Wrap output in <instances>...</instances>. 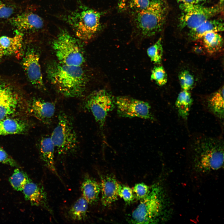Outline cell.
I'll use <instances>...</instances> for the list:
<instances>
[{"mask_svg":"<svg viewBox=\"0 0 224 224\" xmlns=\"http://www.w3.org/2000/svg\"><path fill=\"white\" fill-rule=\"evenodd\" d=\"M46 73L51 83L63 96L78 97L84 95L88 79L81 66L55 61L48 65Z\"/></svg>","mask_w":224,"mask_h":224,"instance_id":"obj_1","label":"cell"},{"mask_svg":"<svg viewBox=\"0 0 224 224\" xmlns=\"http://www.w3.org/2000/svg\"><path fill=\"white\" fill-rule=\"evenodd\" d=\"M193 166L197 172L209 173L223 166L224 142L219 137L201 136L191 145Z\"/></svg>","mask_w":224,"mask_h":224,"instance_id":"obj_2","label":"cell"},{"mask_svg":"<svg viewBox=\"0 0 224 224\" xmlns=\"http://www.w3.org/2000/svg\"><path fill=\"white\" fill-rule=\"evenodd\" d=\"M169 202L164 189L158 185H154L132 212V222L140 224L154 223L162 219L161 217L167 220L171 212Z\"/></svg>","mask_w":224,"mask_h":224,"instance_id":"obj_3","label":"cell"},{"mask_svg":"<svg viewBox=\"0 0 224 224\" xmlns=\"http://www.w3.org/2000/svg\"><path fill=\"white\" fill-rule=\"evenodd\" d=\"M166 5L162 0H157L148 8L131 15L134 29L142 37H152L160 32L165 22Z\"/></svg>","mask_w":224,"mask_h":224,"instance_id":"obj_4","label":"cell"},{"mask_svg":"<svg viewBox=\"0 0 224 224\" xmlns=\"http://www.w3.org/2000/svg\"><path fill=\"white\" fill-rule=\"evenodd\" d=\"M102 15L99 11L81 5L66 15L64 20L72 28L77 37L88 41L100 30Z\"/></svg>","mask_w":224,"mask_h":224,"instance_id":"obj_5","label":"cell"},{"mask_svg":"<svg viewBox=\"0 0 224 224\" xmlns=\"http://www.w3.org/2000/svg\"><path fill=\"white\" fill-rule=\"evenodd\" d=\"M52 47L60 63L81 66L84 62V54L79 43L66 30H60L52 42Z\"/></svg>","mask_w":224,"mask_h":224,"instance_id":"obj_6","label":"cell"},{"mask_svg":"<svg viewBox=\"0 0 224 224\" xmlns=\"http://www.w3.org/2000/svg\"><path fill=\"white\" fill-rule=\"evenodd\" d=\"M50 137L59 154L72 153L77 148V133L71 121L64 112L59 114L57 124Z\"/></svg>","mask_w":224,"mask_h":224,"instance_id":"obj_7","label":"cell"},{"mask_svg":"<svg viewBox=\"0 0 224 224\" xmlns=\"http://www.w3.org/2000/svg\"><path fill=\"white\" fill-rule=\"evenodd\" d=\"M115 107V100L107 91L100 90L91 93L87 98L84 105L91 112L98 124L103 135V130L108 113Z\"/></svg>","mask_w":224,"mask_h":224,"instance_id":"obj_8","label":"cell"},{"mask_svg":"<svg viewBox=\"0 0 224 224\" xmlns=\"http://www.w3.org/2000/svg\"><path fill=\"white\" fill-rule=\"evenodd\" d=\"M180 7L181 15L180 18V26L181 28L194 29L205 21L219 13V6L206 7L196 4L181 3Z\"/></svg>","mask_w":224,"mask_h":224,"instance_id":"obj_9","label":"cell"},{"mask_svg":"<svg viewBox=\"0 0 224 224\" xmlns=\"http://www.w3.org/2000/svg\"><path fill=\"white\" fill-rule=\"evenodd\" d=\"M115 100L117 114L120 117L154 120L147 102L126 96L117 97Z\"/></svg>","mask_w":224,"mask_h":224,"instance_id":"obj_10","label":"cell"},{"mask_svg":"<svg viewBox=\"0 0 224 224\" xmlns=\"http://www.w3.org/2000/svg\"><path fill=\"white\" fill-rule=\"evenodd\" d=\"M39 54L34 50L29 51L26 54L22 64L30 82L38 88L44 86V82L40 63Z\"/></svg>","mask_w":224,"mask_h":224,"instance_id":"obj_11","label":"cell"},{"mask_svg":"<svg viewBox=\"0 0 224 224\" xmlns=\"http://www.w3.org/2000/svg\"><path fill=\"white\" fill-rule=\"evenodd\" d=\"M18 104L17 96L12 88L0 81V120L14 114Z\"/></svg>","mask_w":224,"mask_h":224,"instance_id":"obj_12","label":"cell"},{"mask_svg":"<svg viewBox=\"0 0 224 224\" xmlns=\"http://www.w3.org/2000/svg\"><path fill=\"white\" fill-rule=\"evenodd\" d=\"M22 191L25 199L32 205L41 207L53 215V211L48 203L47 194L42 186L30 179Z\"/></svg>","mask_w":224,"mask_h":224,"instance_id":"obj_13","label":"cell"},{"mask_svg":"<svg viewBox=\"0 0 224 224\" xmlns=\"http://www.w3.org/2000/svg\"><path fill=\"white\" fill-rule=\"evenodd\" d=\"M11 24L21 31H37L44 26L42 18L32 12H24L9 19Z\"/></svg>","mask_w":224,"mask_h":224,"instance_id":"obj_14","label":"cell"},{"mask_svg":"<svg viewBox=\"0 0 224 224\" xmlns=\"http://www.w3.org/2000/svg\"><path fill=\"white\" fill-rule=\"evenodd\" d=\"M29 113L45 124H49L55 110L54 104L40 99L33 100L28 107Z\"/></svg>","mask_w":224,"mask_h":224,"instance_id":"obj_15","label":"cell"},{"mask_svg":"<svg viewBox=\"0 0 224 224\" xmlns=\"http://www.w3.org/2000/svg\"><path fill=\"white\" fill-rule=\"evenodd\" d=\"M119 184L114 177L111 175L101 177L100 185L101 202L103 205L109 206L117 200Z\"/></svg>","mask_w":224,"mask_h":224,"instance_id":"obj_16","label":"cell"},{"mask_svg":"<svg viewBox=\"0 0 224 224\" xmlns=\"http://www.w3.org/2000/svg\"><path fill=\"white\" fill-rule=\"evenodd\" d=\"M39 149L40 158L45 166L53 174L60 179L55 166L54 153L55 147L50 136H45L41 139Z\"/></svg>","mask_w":224,"mask_h":224,"instance_id":"obj_17","label":"cell"},{"mask_svg":"<svg viewBox=\"0 0 224 224\" xmlns=\"http://www.w3.org/2000/svg\"><path fill=\"white\" fill-rule=\"evenodd\" d=\"M224 30V23L221 20H208L196 28L190 30L189 36L192 40L201 39L206 33L213 31L218 32Z\"/></svg>","mask_w":224,"mask_h":224,"instance_id":"obj_18","label":"cell"},{"mask_svg":"<svg viewBox=\"0 0 224 224\" xmlns=\"http://www.w3.org/2000/svg\"><path fill=\"white\" fill-rule=\"evenodd\" d=\"M81 189L82 197L89 204H92L97 201L100 187V184L94 179L86 175L81 184Z\"/></svg>","mask_w":224,"mask_h":224,"instance_id":"obj_19","label":"cell"},{"mask_svg":"<svg viewBox=\"0 0 224 224\" xmlns=\"http://www.w3.org/2000/svg\"><path fill=\"white\" fill-rule=\"evenodd\" d=\"M27 128L26 124L20 120L8 118L0 120V135L22 133Z\"/></svg>","mask_w":224,"mask_h":224,"instance_id":"obj_20","label":"cell"},{"mask_svg":"<svg viewBox=\"0 0 224 224\" xmlns=\"http://www.w3.org/2000/svg\"><path fill=\"white\" fill-rule=\"evenodd\" d=\"M157 0H119L118 10L120 12L132 15L145 9Z\"/></svg>","mask_w":224,"mask_h":224,"instance_id":"obj_21","label":"cell"},{"mask_svg":"<svg viewBox=\"0 0 224 224\" xmlns=\"http://www.w3.org/2000/svg\"><path fill=\"white\" fill-rule=\"evenodd\" d=\"M207 107L219 119H224V87L211 95L208 99Z\"/></svg>","mask_w":224,"mask_h":224,"instance_id":"obj_22","label":"cell"},{"mask_svg":"<svg viewBox=\"0 0 224 224\" xmlns=\"http://www.w3.org/2000/svg\"><path fill=\"white\" fill-rule=\"evenodd\" d=\"M202 44L206 51L210 54L219 52L222 50L223 40L217 32L211 31L205 34L202 37Z\"/></svg>","mask_w":224,"mask_h":224,"instance_id":"obj_23","label":"cell"},{"mask_svg":"<svg viewBox=\"0 0 224 224\" xmlns=\"http://www.w3.org/2000/svg\"><path fill=\"white\" fill-rule=\"evenodd\" d=\"M23 36L17 34L12 37L3 36L0 37V46L5 54H16L19 52L22 44Z\"/></svg>","mask_w":224,"mask_h":224,"instance_id":"obj_24","label":"cell"},{"mask_svg":"<svg viewBox=\"0 0 224 224\" xmlns=\"http://www.w3.org/2000/svg\"><path fill=\"white\" fill-rule=\"evenodd\" d=\"M193 100L189 91L182 90L179 93L175 103L179 116L187 119Z\"/></svg>","mask_w":224,"mask_h":224,"instance_id":"obj_25","label":"cell"},{"mask_svg":"<svg viewBox=\"0 0 224 224\" xmlns=\"http://www.w3.org/2000/svg\"><path fill=\"white\" fill-rule=\"evenodd\" d=\"M89 203L82 196L74 203L68 211V215L72 220L82 221L87 217Z\"/></svg>","mask_w":224,"mask_h":224,"instance_id":"obj_26","label":"cell"},{"mask_svg":"<svg viewBox=\"0 0 224 224\" xmlns=\"http://www.w3.org/2000/svg\"><path fill=\"white\" fill-rule=\"evenodd\" d=\"M30 180L25 172L18 168L15 169L9 178L10 183L13 188L17 191H21Z\"/></svg>","mask_w":224,"mask_h":224,"instance_id":"obj_27","label":"cell"},{"mask_svg":"<svg viewBox=\"0 0 224 224\" xmlns=\"http://www.w3.org/2000/svg\"><path fill=\"white\" fill-rule=\"evenodd\" d=\"M162 41L161 38H159L147 50V55L152 62L157 65L161 64L162 58L163 49Z\"/></svg>","mask_w":224,"mask_h":224,"instance_id":"obj_28","label":"cell"},{"mask_svg":"<svg viewBox=\"0 0 224 224\" xmlns=\"http://www.w3.org/2000/svg\"><path fill=\"white\" fill-rule=\"evenodd\" d=\"M151 79L154 81L159 86H162L166 84L167 81V76L162 66L157 65L153 68L152 71Z\"/></svg>","mask_w":224,"mask_h":224,"instance_id":"obj_29","label":"cell"},{"mask_svg":"<svg viewBox=\"0 0 224 224\" xmlns=\"http://www.w3.org/2000/svg\"><path fill=\"white\" fill-rule=\"evenodd\" d=\"M179 79L182 90L189 91L193 87L194 78L192 75L188 71L181 72L179 75Z\"/></svg>","mask_w":224,"mask_h":224,"instance_id":"obj_30","label":"cell"},{"mask_svg":"<svg viewBox=\"0 0 224 224\" xmlns=\"http://www.w3.org/2000/svg\"><path fill=\"white\" fill-rule=\"evenodd\" d=\"M118 194L119 196L121 198L127 203L133 202L135 196L133 189L128 186L119 184Z\"/></svg>","mask_w":224,"mask_h":224,"instance_id":"obj_31","label":"cell"},{"mask_svg":"<svg viewBox=\"0 0 224 224\" xmlns=\"http://www.w3.org/2000/svg\"><path fill=\"white\" fill-rule=\"evenodd\" d=\"M151 188L143 183L135 184L133 190L135 198L141 200L147 196L149 193Z\"/></svg>","mask_w":224,"mask_h":224,"instance_id":"obj_32","label":"cell"},{"mask_svg":"<svg viewBox=\"0 0 224 224\" xmlns=\"http://www.w3.org/2000/svg\"><path fill=\"white\" fill-rule=\"evenodd\" d=\"M14 7L5 0H0V18L10 17L14 12Z\"/></svg>","mask_w":224,"mask_h":224,"instance_id":"obj_33","label":"cell"},{"mask_svg":"<svg viewBox=\"0 0 224 224\" xmlns=\"http://www.w3.org/2000/svg\"><path fill=\"white\" fill-rule=\"evenodd\" d=\"M0 163L13 167L18 166L16 161L0 146Z\"/></svg>","mask_w":224,"mask_h":224,"instance_id":"obj_34","label":"cell"},{"mask_svg":"<svg viewBox=\"0 0 224 224\" xmlns=\"http://www.w3.org/2000/svg\"><path fill=\"white\" fill-rule=\"evenodd\" d=\"M194 50L196 53L198 54H203L204 51H205L204 48L200 46H196L195 47L194 49Z\"/></svg>","mask_w":224,"mask_h":224,"instance_id":"obj_35","label":"cell"},{"mask_svg":"<svg viewBox=\"0 0 224 224\" xmlns=\"http://www.w3.org/2000/svg\"><path fill=\"white\" fill-rule=\"evenodd\" d=\"M181 3L196 4L194 0H177Z\"/></svg>","mask_w":224,"mask_h":224,"instance_id":"obj_36","label":"cell"},{"mask_svg":"<svg viewBox=\"0 0 224 224\" xmlns=\"http://www.w3.org/2000/svg\"><path fill=\"white\" fill-rule=\"evenodd\" d=\"M3 55H5L4 51L0 46V58L3 56Z\"/></svg>","mask_w":224,"mask_h":224,"instance_id":"obj_37","label":"cell"},{"mask_svg":"<svg viewBox=\"0 0 224 224\" xmlns=\"http://www.w3.org/2000/svg\"><path fill=\"white\" fill-rule=\"evenodd\" d=\"M196 3L197 4L199 2H202L206 1V0H194Z\"/></svg>","mask_w":224,"mask_h":224,"instance_id":"obj_38","label":"cell"}]
</instances>
